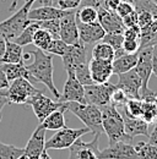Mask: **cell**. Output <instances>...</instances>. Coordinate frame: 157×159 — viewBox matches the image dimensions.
Returning <instances> with one entry per match:
<instances>
[{"label":"cell","instance_id":"cell-29","mask_svg":"<svg viewBox=\"0 0 157 159\" xmlns=\"http://www.w3.org/2000/svg\"><path fill=\"white\" fill-rule=\"evenodd\" d=\"M123 40H124V37L121 33H106L104 37L102 38V42L107 43L108 45H111L114 49L116 58L119 55L125 54L123 50Z\"/></svg>","mask_w":157,"mask_h":159},{"label":"cell","instance_id":"cell-30","mask_svg":"<svg viewBox=\"0 0 157 159\" xmlns=\"http://www.w3.org/2000/svg\"><path fill=\"white\" fill-rule=\"evenodd\" d=\"M52 40H53V37L48 31H45L43 28H39V30L36 31V33L33 36L32 44H35L36 48H38L40 50L47 52V49H48V47H49Z\"/></svg>","mask_w":157,"mask_h":159},{"label":"cell","instance_id":"cell-1","mask_svg":"<svg viewBox=\"0 0 157 159\" xmlns=\"http://www.w3.org/2000/svg\"><path fill=\"white\" fill-rule=\"evenodd\" d=\"M33 57V61L30 65L25 64L26 70L28 71V74L31 75V77L33 80V83L38 82L43 83L53 96H55V98L59 99L60 93L58 92L55 84H54V69H53V55L43 52L40 49H35L30 53Z\"/></svg>","mask_w":157,"mask_h":159},{"label":"cell","instance_id":"cell-56","mask_svg":"<svg viewBox=\"0 0 157 159\" xmlns=\"http://www.w3.org/2000/svg\"><path fill=\"white\" fill-rule=\"evenodd\" d=\"M54 2H55V0H53V5H54Z\"/></svg>","mask_w":157,"mask_h":159},{"label":"cell","instance_id":"cell-45","mask_svg":"<svg viewBox=\"0 0 157 159\" xmlns=\"http://www.w3.org/2000/svg\"><path fill=\"white\" fill-rule=\"evenodd\" d=\"M10 104V102L7 99V94L5 89H0V121H1V113H2V108L5 105Z\"/></svg>","mask_w":157,"mask_h":159},{"label":"cell","instance_id":"cell-26","mask_svg":"<svg viewBox=\"0 0 157 159\" xmlns=\"http://www.w3.org/2000/svg\"><path fill=\"white\" fill-rule=\"evenodd\" d=\"M39 28H40V27H39L38 21H32V22L20 33L19 36L14 39V42H15L16 44L21 45V47L32 44V42H33V36H35L36 31L39 30Z\"/></svg>","mask_w":157,"mask_h":159},{"label":"cell","instance_id":"cell-18","mask_svg":"<svg viewBox=\"0 0 157 159\" xmlns=\"http://www.w3.org/2000/svg\"><path fill=\"white\" fill-rule=\"evenodd\" d=\"M45 131L40 125L36 127L32 136L30 137L25 149V154L30 159H37L40 157L42 152L44 151V142H45Z\"/></svg>","mask_w":157,"mask_h":159},{"label":"cell","instance_id":"cell-12","mask_svg":"<svg viewBox=\"0 0 157 159\" xmlns=\"http://www.w3.org/2000/svg\"><path fill=\"white\" fill-rule=\"evenodd\" d=\"M141 79L139 77L136 71L133 69L128 72L118 75V82L116 88L121 89L129 99H140L141 91Z\"/></svg>","mask_w":157,"mask_h":159},{"label":"cell","instance_id":"cell-15","mask_svg":"<svg viewBox=\"0 0 157 159\" xmlns=\"http://www.w3.org/2000/svg\"><path fill=\"white\" fill-rule=\"evenodd\" d=\"M76 23H78V40L85 45L96 44L98 42H101L106 34L104 30L98 23V21L93 23H81L76 21Z\"/></svg>","mask_w":157,"mask_h":159},{"label":"cell","instance_id":"cell-40","mask_svg":"<svg viewBox=\"0 0 157 159\" xmlns=\"http://www.w3.org/2000/svg\"><path fill=\"white\" fill-rule=\"evenodd\" d=\"M128 99H129V98L126 97V94H125L121 89L116 88V89L113 91L112 96H111V104H113V105H116V107H124V105L126 104Z\"/></svg>","mask_w":157,"mask_h":159},{"label":"cell","instance_id":"cell-43","mask_svg":"<svg viewBox=\"0 0 157 159\" xmlns=\"http://www.w3.org/2000/svg\"><path fill=\"white\" fill-rule=\"evenodd\" d=\"M140 36H141V30L139 28V26L128 27V28H125L124 32H123V37H124V39L140 40Z\"/></svg>","mask_w":157,"mask_h":159},{"label":"cell","instance_id":"cell-47","mask_svg":"<svg viewBox=\"0 0 157 159\" xmlns=\"http://www.w3.org/2000/svg\"><path fill=\"white\" fill-rule=\"evenodd\" d=\"M9 86H10V82L6 79V75H5L2 66L0 64V89H6V88H9Z\"/></svg>","mask_w":157,"mask_h":159},{"label":"cell","instance_id":"cell-35","mask_svg":"<svg viewBox=\"0 0 157 159\" xmlns=\"http://www.w3.org/2000/svg\"><path fill=\"white\" fill-rule=\"evenodd\" d=\"M68 49H69V45L66 43H64L61 39H53L47 49V53H49L52 55L63 57V55H65Z\"/></svg>","mask_w":157,"mask_h":159},{"label":"cell","instance_id":"cell-61","mask_svg":"<svg viewBox=\"0 0 157 159\" xmlns=\"http://www.w3.org/2000/svg\"><path fill=\"white\" fill-rule=\"evenodd\" d=\"M95 159H99V158H95Z\"/></svg>","mask_w":157,"mask_h":159},{"label":"cell","instance_id":"cell-33","mask_svg":"<svg viewBox=\"0 0 157 159\" xmlns=\"http://www.w3.org/2000/svg\"><path fill=\"white\" fill-rule=\"evenodd\" d=\"M141 119L145 122L154 124L157 119V105L154 102H146L142 100V114H141Z\"/></svg>","mask_w":157,"mask_h":159},{"label":"cell","instance_id":"cell-34","mask_svg":"<svg viewBox=\"0 0 157 159\" xmlns=\"http://www.w3.org/2000/svg\"><path fill=\"white\" fill-rule=\"evenodd\" d=\"M74 75L75 77L78 79V81L83 84V86H87V84H92L93 81L91 79V75H90V69H88V61L87 62H83L81 65H78V67L75 69L74 71Z\"/></svg>","mask_w":157,"mask_h":159},{"label":"cell","instance_id":"cell-11","mask_svg":"<svg viewBox=\"0 0 157 159\" xmlns=\"http://www.w3.org/2000/svg\"><path fill=\"white\" fill-rule=\"evenodd\" d=\"M61 59H63V64H64L66 75H74V71L78 65L88 61V59H87V45L82 44L81 42H78L74 45H69L68 52L65 53V55L61 57Z\"/></svg>","mask_w":157,"mask_h":159},{"label":"cell","instance_id":"cell-39","mask_svg":"<svg viewBox=\"0 0 157 159\" xmlns=\"http://www.w3.org/2000/svg\"><path fill=\"white\" fill-rule=\"evenodd\" d=\"M82 0H55L53 6H57L60 10L70 11V10H78L81 5Z\"/></svg>","mask_w":157,"mask_h":159},{"label":"cell","instance_id":"cell-4","mask_svg":"<svg viewBox=\"0 0 157 159\" xmlns=\"http://www.w3.org/2000/svg\"><path fill=\"white\" fill-rule=\"evenodd\" d=\"M33 2H35L33 0L25 1L23 6L19 11H16L9 19L0 22V37H2L4 39L14 42V39L32 22V21L28 20L27 15H28V11L31 10Z\"/></svg>","mask_w":157,"mask_h":159},{"label":"cell","instance_id":"cell-60","mask_svg":"<svg viewBox=\"0 0 157 159\" xmlns=\"http://www.w3.org/2000/svg\"><path fill=\"white\" fill-rule=\"evenodd\" d=\"M0 64H1V60H0Z\"/></svg>","mask_w":157,"mask_h":159},{"label":"cell","instance_id":"cell-9","mask_svg":"<svg viewBox=\"0 0 157 159\" xmlns=\"http://www.w3.org/2000/svg\"><path fill=\"white\" fill-rule=\"evenodd\" d=\"M97 158L99 159H139L135 147L131 142L119 141L109 144L104 149H99Z\"/></svg>","mask_w":157,"mask_h":159},{"label":"cell","instance_id":"cell-31","mask_svg":"<svg viewBox=\"0 0 157 159\" xmlns=\"http://www.w3.org/2000/svg\"><path fill=\"white\" fill-rule=\"evenodd\" d=\"M23 153V148H19L12 144H6L0 141V159H17Z\"/></svg>","mask_w":157,"mask_h":159},{"label":"cell","instance_id":"cell-37","mask_svg":"<svg viewBox=\"0 0 157 159\" xmlns=\"http://www.w3.org/2000/svg\"><path fill=\"white\" fill-rule=\"evenodd\" d=\"M133 4H134V9L136 12L149 11L155 16V19H157V5H155L151 0H137V1H134Z\"/></svg>","mask_w":157,"mask_h":159},{"label":"cell","instance_id":"cell-23","mask_svg":"<svg viewBox=\"0 0 157 159\" xmlns=\"http://www.w3.org/2000/svg\"><path fill=\"white\" fill-rule=\"evenodd\" d=\"M65 110H66V104L63 108L49 114L42 122H39V125L44 130H52V131H58L60 129L65 127V119H64Z\"/></svg>","mask_w":157,"mask_h":159},{"label":"cell","instance_id":"cell-6","mask_svg":"<svg viewBox=\"0 0 157 159\" xmlns=\"http://www.w3.org/2000/svg\"><path fill=\"white\" fill-rule=\"evenodd\" d=\"M85 100L87 104H93L98 108H103L111 104V96L116 89V84L109 82L106 83H92L83 86Z\"/></svg>","mask_w":157,"mask_h":159},{"label":"cell","instance_id":"cell-22","mask_svg":"<svg viewBox=\"0 0 157 159\" xmlns=\"http://www.w3.org/2000/svg\"><path fill=\"white\" fill-rule=\"evenodd\" d=\"M1 66H2V70L6 75V79L9 80V82H12L16 79H26L31 83H33V80L31 77V75L28 74V71L26 70L23 61H21L19 64H1Z\"/></svg>","mask_w":157,"mask_h":159},{"label":"cell","instance_id":"cell-3","mask_svg":"<svg viewBox=\"0 0 157 159\" xmlns=\"http://www.w3.org/2000/svg\"><path fill=\"white\" fill-rule=\"evenodd\" d=\"M66 104V110L71 111L75 116L81 120L86 127L90 129V132L92 135L95 134H103L102 127V113L101 109L93 104H81L75 102H69Z\"/></svg>","mask_w":157,"mask_h":159},{"label":"cell","instance_id":"cell-57","mask_svg":"<svg viewBox=\"0 0 157 159\" xmlns=\"http://www.w3.org/2000/svg\"><path fill=\"white\" fill-rule=\"evenodd\" d=\"M131 1H133V2H134V1H137V0H131Z\"/></svg>","mask_w":157,"mask_h":159},{"label":"cell","instance_id":"cell-14","mask_svg":"<svg viewBox=\"0 0 157 159\" xmlns=\"http://www.w3.org/2000/svg\"><path fill=\"white\" fill-rule=\"evenodd\" d=\"M75 12H76V10H71V11H69V14L66 16L60 19L59 38L64 43H66L68 45H74L80 42Z\"/></svg>","mask_w":157,"mask_h":159},{"label":"cell","instance_id":"cell-24","mask_svg":"<svg viewBox=\"0 0 157 159\" xmlns=\"http://www.w3.org/2000/svg\"><path fill=\"white\" fill-rule=\"evenodd\" d=\"M23 55V49L22 47L16 44L12 40L6 39V48H5V53L4 55L0 58L1 64H19L22 60Z\"/></svg>","mask_w":157,"mask_h":159},{"label":"cell","instance_id":"cell-7","mask_svg":"<svg viewBox=\"0 0 157 159\" xmlns=\"http://www.w3.org/2000/svg\"><path fill=\"white\" fill-rule=\"evenodd\" d=\"M39 89L35 88L33 83L26 79H16L10 82L9 88L6 89L7 99L14 104H27Z\"/></svg>","mask_w":157,"mask_h":159},{"label":"cell","instance_id":"cell-58","mask_svg":"<svg viewBox=\"0 0 157 159\" xmlns=\"http://www.w3.org/2000/svg\"><path fill=\"white\" fill-rule=\"evenodd\" d=\"M33 1H37V0H33ZM38 1H40V0H38Z\"/></svg>","mask_w":157,"mask_h":159},{"label":"cell","instance_id":"cell-25","mask_svg":"<svg viewBox=\"0 0 157 159\" xmlns=\"http://www.w3.org/2000/svg\"><path fill=\"white\" fill-rule=\"evenodd\" d=\"M91 54H92V59L102 60V61H109V62H112L114 60V58H116L114 49L111 45H108L107 43L102 42V40L96 43L92 47Z\"/></svg>","mask_w":157,"mask_h":159},{"label":"cell","instance_id":"cell-21","mask_svg":"<svg viewBox=\"0 0 157 159\" xmlns=\"http://www.w3.org/2000/svg\"><path fill=\"white\" fill-rule=\"evenodd\" d=\"M137 62V53L134 54H123L119 55L112 61V69H113V74L120 75L124 72H128L130 70H133L136 66Z\"/></svg>","mask_w":157,"mask_h":159},{"label":"cell","instance_id":"cell-52","mask_svg":"<svg viewBox=\"0 0 157 159\" xmlns=\"http://www.w3.org/2000/svg\"><path fill=\"white\" fill-rule=\"evenodd\" d=\"M16 1H17V0H15V1L12 2V5H11V7H10V11H12V10L15 9V6H16ZM25 1H27V0H25Z\"/></svg>","mask_w":157,"mask_h":159},{"label":"cell","instance_id":"cell-5","mask_svg":"<svg viewBox=\"0 0 157 159\" xmlns=\"http://www.w3.org/2000/svg\"><path fill=\"white\" fill-rule=\"evenodd\" d=\"M88 127H81V129H70V127H63L58 130L50 139L44 142V149H65L70 148V146L78 139L82 137L85 134H88Z\"/></svg>","mask_w":157,"mask_h":159},{"label":"cell","instance_id":"cell-42","mask_svg":"<svg viewBox=\"0 0 157 159\" xmlns=\"http://www.w3.org/2000/svg\"><path fill=\"white\" fill-rule=\"evenodd\" d=\"M140 49V40L124 39L123 40V50L125 54H134Z\"/></svg>","mask_w":157,"mask_h":159},{"label":"cell","instance_id":"cell-53","mask_svg":"<svg viewBox=\"0 0 157 159\" xmlns=\"http://www.w3.org/2000/svg\"><path fill=\"white\" fill-rule=\"evenodd\" d=\"M152 102H154V103L157 105V92H155V96H154V99H152Z\"/></svg>","mask_w":157,"mask_h":159},{"label":"cell","instance_id":"cell-38","mask_svg":"<svg viewBox=\"0 0 157 159\" xmlns=\"http://www.w3.org/2000/svg\"><path fill=\"white\" fill-rule=\"evenodd\" d=\"M155 20H156L155 16L149 11H139L137 12V26L140 30L147 28Z\"/></svg>","mask_w":157,"mask_h":159},{"label":"cell","instance_id":"cell-19","mask_svg":"<svg viewBox=\"0 0 157 159\" xmlns=\"http://www.w3.org/2000/svg\"><path fill=\"white\" fill-rule=\"evenodd\" d=\"M71 11V10H70ZM69 11L60 10L57 6H47L42 5L40 7H36L28 11V20L30 21H49V20H60L64 16H66Z\"/></svg>","mask_w":157,"mask_h":159},{"label":"cell","instance_id":"cell-17","mask_svg":"<svg viewBox=\"0 0 157 159\" xmlns=\"http://www.w3.org/2000/svg\"><path fill=\"white\" fill-rule=\"evenodd\" d=\"M88 69L93 83H106L113 75L112 62L109 61L91 59L88 60Z\"/></svg>","mask_w":157,"mask_h":159},{"label":"cell","instance_id":"cell-13","mask_svg":"<svg viewBox=\"0 0 157 159\" xmlns=\"http://www.w3.org/2000/svg\"><path fill=\"white\" fill-rule=\"evenodd\" d=\"M58 102L60 103H69V102H75L85 104V89L83 84H81L78 79L74 75H68V79L65 81L63 93L60 94Z\"/></svg>","mask_w":157,"mask_h":159},{"label":"cell","instance_id":"cell-27","mask_svg":"<svg viewBox=\"0 0 157 159\" xmlns=\"http://www.w3.org/2000/svg\"><path fill=\"white\" fill-rule=\"evenodd\" d=\"M76 21L81 23H93L98 19V11L97 9L92 6H80L76 12Z\"/></svg>","mask_w":157,"mask_h":159},{"label":"cell","instance_id":"cell-10","mask_svg":"<svg viewBox=\"0 0 157 159\" xmlns=\"http://www.w3.org/2000/svg\"><path fill=\"white\" fill-rule=\"evenodd\" d=\"M99 136L101 134H95L91 142H83L81 137L78 139L70 146L69 159H95L99 153Z\"/></svg>","mask_w":157,"mask_h":159},{"label":"cell","instance_id":"cell-16","mask_svg":"<svg viewBox=\"0 0 157 159\" xmlns=\"http://www.w3.org/2000/svg\"><path fill=\"white\" fill-rule=\"evenodd\" d=\"M98 11V23L102 26L106 33H121L124 32L125 27L121 22V19L114 11L107 10L104 6L99 7Z\"/></svg>","mask_w":157,"mask_h":159},{"label":"cell","instance_id":"cell-8","mask_svg":"<svg viewBox=\"0 0 157 159\" xmlns=\"http://www.w3.org/2000/svg\"><path fill=\"white\" fill-rule=\"evenodd\" d=\"M27 105H30L36 115V118L38 119L39 122H42L49 114H52L53 111L58 110L60 108H63L65 105V103H60V102H54L49 97L44 96L40 91L37 92L31 99L28 100Z\"/></svg>","mask_w":157,"mask_h":159},{"label":"cell","instance_id":"cell-54","mask_svg":"<svg viewBox=\"0 0 157 159\" xmlns=\"http://www.w3.org/2000/svg\"><path fill=\"white\" fill-rule=\"evenodd\" d=\"M17 159H30V158H28V157H27V156H26V154L23 153V154H22V156H21L20 158H17Z\"/></svg>","mask_w":157,"mask_h":159},{"label":"cell","instance_id":"cell-51","mask_svg":"<svg viewBox=\"0 0 157 159\" xmlns=\"http://www.w3.org/2000/svg\"><path fill=\"white\" fill-rule=\"evenodd\" d=\"M40 158H42V159H52L50 157H49V154H48V151H47V149H44V151L42 152Z\"/></svg>","mask_w":157,"mask_h":159},{"label":"cell","instance_id":"cell-36","mask_svg":"<svg viewBox=\"0 0 157 159\" xmlns=\"http://www.w3.org/2000/svg\"><path fill=\"white\" fill-rule=\"evenodd\" d=\"M39 27L48 31L53 39H60L59 38V32H60V20H49V21H40Z\"/></svg>","mask_w":157,"mask_h":159},{"label":"cell","instance_id":"cell-55","mask_svg":"<svg viewBox=\"0 0 157 159\" xmlns=\"http://www.w3.org/2000/svg\"><path fill=\"white\" fill-rule=\"evenodd\" d=\"M151 1H152V2L155 4V5H157V0H151Z\"/></svg>","mask_w":157,"mask_h":159},{"label":"cell","instance_id":"cell-46","mask_svg":"<svg viewBox=\"0 0 157 159\" xmlns=\"http://www.w3.org/2000/svg\"><path fill=\"white\" fill-rule=\"evenodd\" d=\"M121 0H103V5L109 11H116Z\"/></svg>","mask_w":157,"mask_h":159},{"label":"cell","instance_id":"cell-28","mask_svg":"<svg viewBox=\"0 0 157 159\" xmlns=\"http://www.w3.org/2000/svg\"><path fill=\"white\" fill-rule=\"evenodd\" d=\"M136 149L139 159H157V147L149 143L140 141L134 146Z\"/></svg>","mask_w":157,"mask_h":159},{"label":"cell","instance_id":"cell-2","mask_svg":"<svg viewBox=\"0 0 157 159\" xmlns=\"http://www.w3.org/2000/svg\"><path fill=\"white\" fill-rule=\"evenodd\" d=\"M102 113V127H103V134L107 135L109 144H113L119 141H125V142H131L133 139L129 137L125 134L124 130V120L119 111V108L108 104L103 108H99Z\"/></svg>","mask_w":157,"mask_h":159},{"label":"cell","instance_id":"cell-50","mask_svg":"<svg viewBox=\"0 0 157 159\" xmlns=\"http://www.w3.org/2000/svg\"><path fill=\"white\" fill-rule=\"evenodd\" d=\"M5 48H6V39H4L2 37H0V58L4 55Z\"/></svg>","mask_w":157,"mask_h":159},{"label":"cell","instance_id":"cell-59","mask_svg":"<svg viewBox=\"0 0 157 159\" xmlns=\"http://www.w3.org/2000/svg\"><path fill=\"white\" fill-rule=\"evenodd\" d=\"M37 159H42V158H40V157H39V158H37Z\"/></svg>","mask_w":157,"mask_h":159},{"label":"cell","instance_id":"cell-32","mask_svg":"<svg viewBox=\"0 0 157 159\" xmlns=\"http://www.w3.org/2000/svg\"><path fill=\"white\" fill-rule=\"evenodd\" d=\"M123 114L129 118H141L142 114V100L128 99L126 104L123 107Z\"/></svg>","mask_w":157,"mask_h":159},{"label":"cell","instance_id":"cell-49","mask_svg":"<svg viewBox=\"0 0 157 159\" xmlns=\"http://www.w3.org/2000/svg\"><path fill=\"white\" fill-rule=\"evenodd\" d=\"M149 143L154 144L157 147V119L154 122V127H152V132L149 135Z\"/></svg>","mask_w":157,"mask_h":159},{"label":"cell","instance_id":"cell-41","mask_svg":"<svg viewBox=\"0 0 157 159\" xmlns=\"http://www.w3.org/2000/svg\"><path fill=\"white\" fill-rule=\"evenodd\" d=\"M135 9H134V4L133 1H125V0H121L120 4L118 5L117 10L114 11L120 19L125 17L126 15H129L130 12H133Z\"/></svg>","mask_w":157,"mask_h":159},{"label":"cell","instance_id":"cell-48","mask_svg":"<svg viewBox=\"0 0 157 159\" xmlns=\"http://www.w3.org/2000/svg\"><path fill=\"white\" fill-rule=\"evenodd\" d=\"M151 64H152V72L157 76V44H155V45L152 47Z\"/></svg>","mask_w":157,"mask_h":159},{"label":"cell","instance_id":"cell-20","mask_svg":"<svg viewBox=\"0 0 157 159\" xmlns=\"http://www.w3.org/2000/svg\"><path fill=\"white\" fill-rule=\"evenodd\" d=\"M123 120H124V130L125 134L134 139L135 136H146L149 137L150 132H149V124L145 122L141 118H129L125 114L120 113Z\"/></svg>","mask_w":157,"mask_h":159},{"label":"cell","instance_id":"cell-44","mask_svg":"<svg viewBox=\"0 0 157 159\" xmlns=\"http://www.w3.org/2000/svg\"><path fill=\"white\" fill-rule=\"evenodd\" d=\"M121 22H123V25H124L125 28L137 26V12L134 10L133 12H130L129 15H126L125 17H123V19H121Z\"/></svg>","mask_w":157,"mask_h":159}]
</instances>
